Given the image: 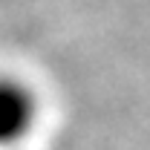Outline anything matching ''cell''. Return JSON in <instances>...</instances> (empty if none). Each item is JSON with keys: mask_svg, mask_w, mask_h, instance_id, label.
Instances as JSON below:
<instances>
[{"mask_svg": "<svg viewBox=\"0 0 150 150\" xmlns=\"http://www.w3.org/2000/svg\"><path fill=\"white\" fill-rule=\"evenodd\" d=\"M35 121V101L20 84L0 81V144L20 139Z\"/></svg>", "mask_w": 150, "mask_h": 150, "instance_id": "cell-1", "label": "cell"}]
</instances>
